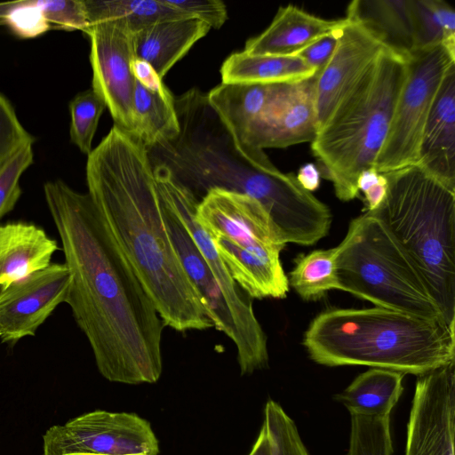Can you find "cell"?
<instances>
[{
  "instance_id": "44dd1931",
  "label": "cell",
  "mask_w": 455,
  "mask_h": 455,
  "mask_svg": "<svg viewBox=\"0 0 455 455\" xmlns=\"http://www.w3.org/2000/svg\"><path fill=\"white\" fill-rule=\"evenodd\" d=\"M221 83L289 84L315 75V69L297 55L231 54L220 68Z\"/></svg>"
},
{
  "instance_id": "ab89813d",
  "label": "cell",
  "mask_w": 455,
  "mask_h": 455,
  "mask_svg": "<svg viewBox=\"0 0 455 455\" xmlns=\"http://www.w3.org/2000/svg\"><path fill=\"white\" fill-rule=\"evenodd\" d=\"M296 179L304 189L312 193L320 185L321 174L315 164L308 163L299 169Z\"/></svg>"
},
{
  "instance_id": "4dcf8cb0",
  "label": "cell",
  "mask_w": 455,
  "mask_h": 455,
  "mask_svg": "<svg viewBox=\"0 0 455 455\" xmlns=\"http://www.w3.org/2000/svg\"><path fill=\"white\" fill-rule=\"evenodd\" d=\"M263 425L268 437L271 455H309L294 421L272 399L265 404Z\"/></svg>"
},
{
  "instance_id": "277c9868",
  "label": "cell",
  "mask_w": 455,
  "mask_h": 455,
  "mask_svg": "<svg viewBox=\"0 0 455 455\" xmlns=\"http://www.w3.org/2000/svg\"><path fill=\"white\" fill-rule=\"evenodd\" d=\"M455 324L380 307L318 314L304 338L322 365H365L421 376L455 361Z\"/></svg>"
},
{
  "instance_id": "7a4b0ae2",
  "label": "cell",
  "mask_w": 455,
  "mask_h": 455,
  "mask_svg": "<svg viewBox=\"0 0 455 455\" xmlns=\"http://www.w3.org/2000/svg\"><path fill=\"white\" fill-rule=\"evenodd\" d=\"M85 174L100 218L164 326L180 332L213 327L169 234L159 170L146 147L114 124L88 155Z\"/></svg>"
},
{
  "instance_id": "5bb4252c",
  "label": "cell",
  "mask_w": 455,
  "mask_h": 455,
  "mask_svg": "<svg viewBox=\"0 0 455 455\" xmlns=\"http://www.w3.org/2000/svg\"><path fill=\"white\" fill-rule=\"evenodd\" d=\"M70 272L65 263L48 267L0 290V339L14 345L35 336L38 328L65 303Z\"/></svg>"
},
{
  "instance_id": "4316f807",
  "label": "cell",
  "mask_w": 455,
  "mask_h": 455,
  "mask_svg": "<svg viewBox=\"0 0 455 455\" xmlns=\"http://www.w3.org/2000/svg\"><path fill=\"white\" fill-rule=\"evenodd\" d=\"M414 51L443 45L455 55V12L443 0H411Z\"/></svg>"
},
{
  "instance_id": "7c38bea8",
  "label": "cell",
  "mask_w": 455,
  "mask_h": 455,
  "mask_svg": "<svg viewBox=\"0 0 455 455\" xmlns=\"http://www.w3.org/2000/svg\"><path fill=\"white\" fill-rule=\"evenodd\" d=\"M92 87L105 101L115 125L132 133L136 79L132 62L136 57L134 33L117 20H104L89 27Z\"/></svg>"
},
{
  "instance_id": "52a82bcc",
  "label": "cell",
  "mask_w": 455,
  "mask_h": 455,
  "mask_svg": "<svg viewBox=\"0 0 455 455\" xmlns=\"http://www.w3.org/2000/svg\"><path fill=\"white\" fill-rule=\"evenodd\" d=\"M338 248L340 291L376 307L444 321L413 262L376 219L366 212L354 219Z\"/></svg>"
},
{
  "instance_id": "d4e9b609",
  "label": "cell",
  "mask_w": 455,
  "mask_h": 455,
  "mask_svg": "<svg viewBox=\"0 0 455 455\" xmlns=\"http://www.w3.org/2000/svg\"><path fill=\"white\" fill-rule=\"evenodd\" d=\"M135 136L146 148L163 144L175 138L180 131L171 92H153L138 81L133 98Z\"/></svg>"
},
{
  "instance_id": "74e56055",
  "label": "cell",
  "mask_w": 455,
  "mask_h": 455,
  "mask_svg": "<svg viewBox=\"0 0 455 455\" xmlns=\"http://www.w3.org/2000/svg\"><path fill=\"white\" fill-rule=\"evenodd\" d=\"M359 192L362 191L366 201V212L375 210L383 201L387 189V180L383 173L375 168L363 172L357 180Z\"/></svg>"
},
{
  "instance_id": "3957f363",
  "label": "cell",
  "mask_w": 455,
  "mask_h": 455,
  "mask_svg": "<svg viewBox=\"0 0 455 455\" xmlns=\"http://www.w3.org/2000/svg\"><path fill=\"white\" fill-rule=\"evenodd\" d=\"M178 135L146 148L155 166L166 170L200 201L222 188L259 202L287 243L307 238L321 223L325 205L284 173L263 149L242 142L210 105L206 93L191 88L174 97Z\"/></svg>"
},
{
  "instance_id": "d6986e66",
  "label": "cell",
  "mask_w": 455,
  "mask_h": 455,
  "mask_svg": "<svg viewBox=\"0 0 455 455\" xmlns=\"http://www.w3.org/2000/svg\"><path fill=\"white\" fill-rule=\"evenodd\" d=\"M59 249L56 240L33 223L13 221L1 225V288L48 267Z\"/></svg>"
},
{
  "instance_id": "30bf717a",
  "label": "cell",
  "mask_w": 455,
  "mask_h": 455,
  "mask_svg": "<svg viewBox=\"0 0 455 455\" xmlns=\"http://www.w3.org/2000/svg\"><path fill=\"white\" fill-rule=\"evenodd\" d=\"M455 55L443 45L409 55V69L396 101L375 169L387 173L416 165L424 127L443 77Z\"/></svg>"
},
{
  "instance_id": "8fae6325",
  "label": "cell",
  "mask_w": 455,
  "mask_h": 455,
  "mask_svg": "<svg viewBox=\"0 0 455 455\" xmlns=\"http://www.w3.org/2000/svg\"><path fill=\"white\" fill-rule=\"evenodd\" d=\"M44 455H157L150 423L128 412L95 410L51 427L43 435Z\"/></svg>"
},
{
  "instance_id": "2e32d148",
  "label": "cell",
  "mask_w": 455,
  "mask_h": 455,
  "mask_svg": "<svg viewBox=\"0 0 455 455\" xmlns=\"http://www.w3.org/2000/svg\"><path fill=\"white\" fill-rule=\"evenodd\" d=\"M316 77L276 84L268 103L248 129L243 142L254 148H283L312 142L318 131Z\"/></svg>"
},
{
  "instance_id": "8992f818",
  "label": "cell",
  "mask_w": 455,
  "mask_h": 455,
  "mask_svg": "<svg viewBox=\"0 0 455 455\" xmlns=\"http://www.w3.org/2000/svg\"><path fill=\"white\" fill-rule=\"evenodd\" d=\"M408 69L409 55L387 49L311 142L320 174L339 199L357 197L360 174L375 168Z\"/></svg>"
},
{
  "instance_id": "ba28073f",
  "label": "cell",
  "mask_w": 455,
  "mask_h": 455,
  "mask_svg": "<svg viewBox=\"0 0 455 455\" xmlns=\"http://www.w3.org/2000/svg\"><path fill=\"white\" fill-rule=\"evenodd\" d=\"M195 218L232 275L253 278L282 265L280 253L287 243L256 199L213 188L198 202Z\"/></svg>"
},
{
  "instance_id": "b9f144b4",
  "label": "cell",
  "mask_w": 455,
  "mask_h": 455,
  "mask_svg": "<svg viewBox=\"0 0 455 455\" xmlns=\"http://www.w3.org/2000/svg\"><path fill=\"white\" fill-rule=\"evenodd\" d=\"M134 455H145V454H134Z\"/></svg>"
},
{
  "instance_id": "9c48e42d",
  "label": "cell",
  "mask_w": 455,
  "mask_h": 455,
  "mask_svg": "<svg viewBox=\"0 0 455 455\" xmlns=\"http://www.w3.org/2000/svg\"><path fill=\"white\" fill-rule=\"evenodd\" d=\"M159 170L164 215L172 241L188 278L197 290L213 327L235 346L242 375L251 374L268 364L267 335L260 323L243 318L222 292L204 257L174 211L168 193L171 174Z\"/></svg>"
},
{
  "instance_id": "d6a6232c",
  "label": "cell",
  "mask_w": 455,
  "mask_h": 455,
  "mask_svg": "<svg viewBox=\"0 0 455 455\" xmlns=\"http://www.w3.org/2000/svg\"><path fill=\"white\" fill-rule=\"evenodd\" d=\"M32 145L18 151L0 168V220L12 212L21 196L20 179L32 164Z\"/></svg>"
},
{
  "instance_id": "4fadbf2b",
  "label": "cell",
  "mask_w": 455,
  "mask_h": 455,
  "mask_svg": "<svg viewBox=\"0 0 455 455\" xmlns=\"http://www.w3.org/2000/svg\"><path fill=\"white\" fill-rule=\"evenodd\" d=\"M455 361L419 376L404 455H454Z\"/></svg>"
},
{
  "instance_id": "7402d4cb",
  "label": "cell",
  "mask_w": 455,
  "mask_h": 455,
  "mask_svg": "<svg viewBox=\"0 0 455 455\" xmlns=\"http://www.w3.org/2000/svg\"><path fill=\"white\" fill-rule=\"evenodd\" d=\"M275 85L221 83L206 95L213 110L243 142L248 129L268 103Z\"/></svg>"
},
{
  "instance_id": "5b68a950",
  "label": "cell",
  "mask_w": 455,
  "mask_h": 455,
  "mask_svg": "<svg viewBox=\"0 0 455 455\" xmlns=\"http://www.w3.org/2000/svg\"><path fill=\"white\" fill-rule=\"evenodd\" d=\"M383 174L387 194L365 212L409 256L444 321L455 324V190L417 164Z\"/></svg>"
},
{
  "instance_id": "603a6c76",
  "label": "cell",
  "mask_w": 455,
  "mask_h": 455,
  "mask_svg": "<svg viewBox=\"0 0 455 455\" xmlns=\"http://www.w3.org/2000/svg\"><path fill=\"white\" fill-rule=\"evenodd\" d=\"M347 13L371 28L389 48L407 55L413 52L411 0H355Z\"/></svg>"
},
{
  "instance_id": "ffe728a7",
  "label": "cell",
  "mask_w": 455,
  "mask_h": 455,
  "mask_svg": "<svg viewBox=\"0 0 455 455\" xmlns=\"http://www.w3.org/2000/svg\"><path fill=\"white\" fill-rule=\"evenodd\" d=\"M211 28L188 18L155 24L134 34L136 56L148 62L163 77Z\"/></svg>"
},
{
  "instance_id": "83f0119b",
  "label": "cell",
  "mask_w": 455,
  "mask_h": 455,
  "mask_svg": "<svg viewBox=\"0 0 455 455\" xmlns=\"http://www.w3.org/2000/svg\"><path fill=\"white\" fill-rule=\"evenodd\" d=\"M338 251V246L315 250L295 259L288 282L303 299H317L331 290H339L336 270Z\"/></svg>"
},
{
  "instance_id": "d590c367",
  "label": "cell",
  "mask_w": 455,
  "mask_h": 455,
  "mask_svg": "<svg viewBox=\"0 0 455 455\" xmlns=\"http://www.w3.org/2000/svg\"><path fill=\"white\" fill-rule=\"evenodd\" d=\"M189 18L206 23L211 28H220L228 19L225 4L220 0H165Z\"/></svg>"
},
{
  "instance_id": "484cf974",
  "label": "cell",
  "mask_w": 455,
  "mask_h": 455,
  "mask_svg": "<svg viewBox=\"0 0 455 455\" xmlns=\"http://www.w3.org/2000/svg\"><path fill=\"white\" fill-rule=\"evenodd\" d=\"M89 27L104 20L124 23L132 33L155 24L189 18L165 0H84Z\"/></svg>"
},
{
  "instance_id": "cb8c5ba5",
  "label": "cell",
  "mask_w": 455,
  "mask_h": 455,
  "mask_svg": "<svg viewBox=\"0 0 455 455\" xmlns=\"http://www.w3.org/2000/svg\"><path fill=\"white\" fill-rule=\"evenodd\" d=\"M403 377L399 371L371 368L358 375L335 399L350 414L390 415L403 393Z\"/></svg>"
},
{
  "instance_id": "9a60e30c",
  "label": "cell",
  "mask_w": 455,
  "mask_h": 455,
  "mask_svg": "<svg viewBox=\"0 0 455 455\" xmlns=\"http://www.w3.org/2000/svg\"><path fill=\"white\" fill-rule=\"evenodd\" d=\"M345 18L346 22L338 33L334 52L316 77L318 130L379 56L389 48L363 22L347 13Z\"/></svg>"
},
{
  "instance_id": "8d00e7d4",
  "label": "cell",
  "mask_w": 455,
  "mask_h": 455,
  "mask_svg": "<svg viewBox=\"0 0 455 455\" xmlns=\"http://www.w3.org/2000/svg\"><path fill=\"white\" fill-rule=\"evenodd\" d=\"M339 29L321 37L296 54L315 69L316 76L323 70L330 61L337 45Z\"/></svg>"
},
{
  "instance_id": "ac0fdd59",
  "label": "cell",
  "mask_w": 455,
  "mask_h": 455,
  "mask_svg": "<svg viewBox=\"0 0 455 455\" xmlns=\"http://www.w3.org/2000/svg\"><path fill=\"white\" fill-rule=\"evenodd\" d=\"M346 22L345 17L326 20L288 4L281 6L269 26L245 43L248 54L291 56L327 36Z\"/></svg>"
},
{
  "instance_id": "f35d334b",
  "label": "cell",
  "mask_w": 455,
  "mask_h": 455,
  "mask_svg": "<svg viewBox=\"0 0 455 455\" xmlns=\"http://www.w3.org/2000/svg\"><path fill=\"white\" fill-rule=\"evenodd\" d=\"M132 70L136 81L147 89L162 93L170 92L164 84L163 79L148 62L136 56L132 62Z\"/></svg>"
},
{
  "instance_id": "6da1fadb",
  "label": "cell",
  "mask_w": 455,
  "mask_h": 455,
  "mask_svg": "<svg viewBox=\"0 0 455 455\" xmlns=\"http://www.w3.org/2000/svg\"><path fill=\"white\" fill-rule=\"evenodd\" d=\"M44 199L70 272L66 302L108 381L153 384L163 371L165 327L87 193L60 180L44 185Z\"/></svg>"
},
{
  "instance_id": "f546056e",
  "label": "cell",
  "mask_w": 455,
  "mask_h": 455,
  "mask_svg": "<svg viewBox=\"0 0 455 455\" xmlns=\"http://www.w3.org/2000/svg\"><path fill=\"white\" fill-rule=\"evenodd\" d=\"M106 108L103 99L92 88L77 93L69 102L70 140L87 156L92 151V140Z\"/></svg>"
},
{
  "instance_id": "e0dca14e",
  "label": "cell",
  "mask_w": 455,
  "mask_h": 455,
  "mask_svg": "<svg viewBox=\"0 0 455 455\" xmlns=\"http://www.w3.org/2000/svg\"><path fill=\"white\" fill-rule=\"evenodd\" d=\"M417 165L455 190V64L446 72L433 103Z\"/></svg>"
},
{
  "instance_id": "1f68e13d",
  "label": "cell",
  "mask_w": 455,
  "mask_h": 455,
  "mask_svg": "<svg viewBox=\"0 0 455 455\" xmlns=\"http://www.w3.org/2000/svg\"><path fill=\"white\" fill-rule=\"evenodd\" d=\"M0 19L22 38L39 36L51 28L36 0L0 4Z\"/></svg>"
},
{
  "instance_id": "836d02e7",
  "label": "cell",
  "mask_w": 455,
  "mask_h": 455,
  "mask_svg": "<svg viewBox=\"0 0 455 455\" xmlns=\"http://www.w3.org/2000/svg\"><path fill=\"white\" fill-rule=\"evenodd\" d=\"M35 138L20 122L8 99L0 92V168Z\"/></svg>"
},
{
  "instance_id": "e575fe53",
  "label": "cell",
  "mask_w": 455,
  "mask_h": 455,
  "mask_svg": "<svg viewBox=\"0 0 455 455\" xmlns=\"http://www.w3.org/2000/svg\"><path fill=\"white\" fill-rule=\"evenodd\" d=\"M47 21L60 28L86 33L89 28L84 0L37 1Z\"/></svg>"
},
{
  "instance_id": "f1b7e54d",
  "label": "cell",
  "mask_w": 455,
  "mask_h": 455,
  "mask_svg": "<svg viewBox=\"0 0 455 455\" xmlns=\"http://www.w3.org/2000/svg\"><path fill=\"white\" fill-rule=\"evenodd\" d=\"M390 415L350 414V436L347 455H392Z\"/></svg>"
},
{
  "instance_id": "60d3db41",
  "label": "cell",
  "mask_w": 455,
  "mask_h": 455,
  "mask_svg": "<svg viewBox=\"0 0 455 455\" xmlns=\"http://www.w3.org/2000/svg\"><path fill=\"white\" fill-rule=\"evenodd\" d=\"M248 455H271L266 427L262 424L259 435Z\"/></svg>"
}]
</instances>
